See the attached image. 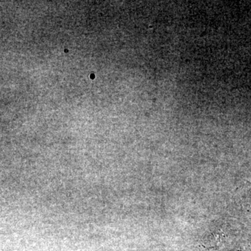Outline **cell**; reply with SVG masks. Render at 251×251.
Segmentation results:
<instances>
[{
  "label": "cell",
  "instance_id": "6da1fadb",
  "mask_svg": "<svg viewBox=\"0 0 251 251\" xmlns=\"http://www.w3.org/2000/svg\"><path fill=\"white\" fill-rule=\"evenodd\" d=\"M225 239L224 232H217L213 233L206 238L203 243V247L208 249H216L220 248L224 244Z\"/></svg>",
  "mask_w": 251,
  "mask_h": 251
}]
</instances>
